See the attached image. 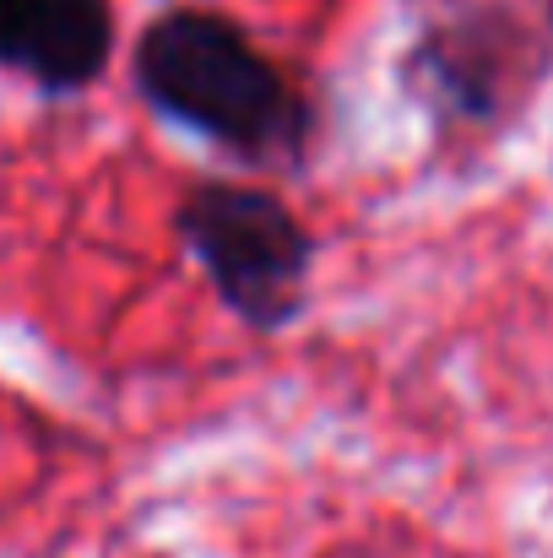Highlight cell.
Listing matches in <instances>:
<instances>
[{
    "mask_svg": "<svg viewBox=\"0 0 553 558\" xmlns=\"http://www.w3.org/2000/svg\"><path fill=\"white\" fill-rule=\"evenodd\" d=\"M109 44V0H0V71H22L49 93L87 87Z\"/></svg>",
    "mask_w": 553,
    "mask_h": 558,
    "instance_id": "obj_3",
    "label": "cell"
},
{
    "mask_svg": "<svg viewBox=\"0 0 553 558\" xmlns=\"http://www.w3.org/2000/svg\"><path fill=\"white\" fill-rule=\"evenodd\" d=\"M184 239L239 315L277 320L293 310L304 277V233L272 195L239 185L195 190L184 201Z\"/></svg>",
    "mask_w": 553,
    "mask_h": 558,
    "instance_id": "obj_2",
    "label": "cell"
},
{
    "mask_svg": "<svg viewBox=\"0 0 553 558\" xmlns=\"http://www.w3.org/2000/svg\"><path fill=\"white\" fill-rule=\"evenodd\" d=\"M142 93L184 125L261 153L293 136V98L282 76L244 44V33L212 11H175L147 27L136 49Z\"/></svg>",
    "mask_w": 553,
    "mask_h": 558,
    "instance_id": "obj_1",
    "label": "cell"
}]
</instances>
